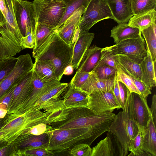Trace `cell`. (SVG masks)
<instances>
[{
	"instance_id": "cell-28",
	"label": "cell",
	"mask_w": 156,
	"mask_h": 156,
	"mask_svg": "<svg viewBox=\"0 0 156 156\" xmlns=\"http://www.w3.org/2000/svg\"><path fill=\"white\" fill-rule=\"evenodd\" d=\"M33 69L39 77L45 82L58 80L54 67L47 61L35 60Z\"/></svg>"
},
{
	"instance_id": "cell-20",
	"label": "cell",
	"mask_w": 156,
	"mask_h": 156,
	"mask_svg": "<svg viewBox=\"0 0 156 156\" xmlns=\"http://www.w3.org/2000/svg\"><path fill=\"white\" fill-rule=\"evenodd\" d=\"M67 89L63 99L64 104L66 108L76 107L88 108L89 96L88 94L73 87L70 83Z\"/></svg>"
},
{
	"instance_id": "cell-2",
	"label": "cell",
	"mask_w": 156,
	"mask_h": 156,
	"mask_svg": "<svg viewBox=\"0 0 156 156\" xmlns=\"http://www.w3.org/2000/svg\"><path fill=\"white\" fill-rule=\"evenodd\" d=\"M50 113L39 110H32L23 114H6L4 117L3 126L0 132L3 134L0 143L5 146L19 142L31 127L41 123L49 125L48 117Z\"/></svg>"
},
{
	"instance_id": "cell-11",
	"label": "cell",
	"mask_w": 156,
	"mask_h": 156,
	"mask_svg": "<svg viewBox=\"0 0 156 156\" xmlns=\"http://www.w3.org/2000/svg\"><path fill=\"white\" fill-rule=\"evenodd\" d=\"M60 83L58 80L45 82L33 70L32 86L29 94L17 111L13 114L20 115L31 111L36 102L41 96Z\"/></svg>"
},
{
	"instance_id": "cell-24",
	"label": "cell",
	"mask_w": 156,
	"mask_h": 156,
	"mask_svg": "<svg viewBox=\"0 0 156 156\" xmlns=\"http://www.w3.org/2000/svg\"><path fill=\"white\" fill-rule=\"evenodd\" d=\"M65 108L63 100L52 98L48 92L37 101L31 110L43 109L52 113Z\"/></svg>"
},
{
	"instance_id": "cell-12",
	"label": "cell",
	"mask_w": 156,
	"mask_h": 156,
	"mask_svg": "<svg viewBox=\"0 0 156 156\" xmlns=\"http://www.w3.org/2000/svg\"><path fill=\"white\" fill-rule=\"evenodd\" d=\"M128 111L139 129L143 132L152 117L147 98L136 93H131Z\"/></svg>"
},
{
	"instance_id": "cell-17",
	"label": "cell",
	"mask_w": 156,
	"mask_h": 156,
	"mask_svg": "<svg viewBox=\"0 0 156 156\" xmlns=\"http://www.w3.org/2000/svg\"><path fill=\"white\" fill-rule=\"evenodd\" d=\"M107 132L106 137L92 148L91 156H121L119 142L112 132Z\"/></svg>"
},
{
	"instance_id": "cell-53",
	"label": "cell",
	"mask_w": 156,
	"mask_h": 156,
	"mask_svg": "<svg viewBox=\"0 0 156 156\" xmlns=\"http://www.w3.org/2000/svg\"><path fill=\"white\" fill-rule=\"evenodd\" d=\"M73 68L71 66L69 65L65 69L63 74L68 75H71L73 73Z\"/></svg>"
},
{
	"instance_id": "cell-46",
	"label": "cell",
	"mask_w": 156,
	"mask_h": 156,
	"mask_svg": "<svg viewBox=\"0 0 156 156\" xmlns=\"http://www.w3.org/2000/svg\"><path fill=\"white\" fill-rule=\"evenodd\" d=\"M35 35L30 33L25 37H23L21 39L22 49L33 48L35 43Z\"/></svg>"
},
{
	"instance_id": "cell-26",
	"label": "cell",
	"mask_w": 156,
	"mask_h": 156,
	"mask_svg": "<svg viewBox=\"0 0 156 156\" xmlns=\"http://www.w3.org/2000/svg\"><path fill=\"white\" fill-rule=\"evenodd\" d=\"M151 117L144 131L142 132L143 149L151 156H156V130Z\"/></svg>"
},
{
	"instance_id": "cell-3",
	"label": "cell",
	"mask_w": 156,
	"mask_h": 156,
	"mask_svg": "<svg viewBox=\"0 0 156 156\" xmlns=\"http://www.w3.org/2000/svg\"><path fill=\"white\" fill-rule=\"evenodd\" d=\"M47 133L49 136L47 149L54 153L66 151L80 143L86 144L90 146L100 136L87 128L52 129Z\"/></svg>"
},
{
	"instance_id": "cell-32",
	"label": "cell",
	"mask_w": 156,
	"mask_h": 156,
	"mask_svg": "<svg viewBox=\"0 0 156 156\" xmlns=\"http://www.w3.org/2000/svg\"><path fill=\"white\" fill-rule=\"evenodd\" d=\"M5 10V24L4 26L15 34L22 35L17 25L15 17L13 0H4Z\"/></svg>"
},
{
	"instance_id": "cell-42",
	"label": "cell",
	"mask_w": 156,
	"mask_h": 156,
	"mask_svg": "<svg viewBox=\"0 0 156 156\" xmlns=\"http://www.w3.org/2000/svg\"><path fill=\"white\" fill-rule=\"evenodd\" d=\"M52 129V127L49 125L44 123L39 124L29 129L21 141L30 136L40 135L47 133Z\"/></svg>"
},
{
	"instance_id": "cell-30",
	"label": "cell",
	"mask_w": 156,
	"mask_h": 156,
	"mask_svg": "<svg viewBox=\"0 0 156 156\" xmlns=\"http://www.w3.org/2000/svg\"><path fill=\"white\" fill-rule=\"evenodd\" d=\"M49 141V136L47 133L39 135H32L24 140L13 144L16 153L26 149L39 146H44L47 148Z\"/></svg>"
},
{
	"instance_id": "cell-44",
	"label": "cell",
	"mask_w": 156,
	"mask_h": 156,
	"mask_svg": "<svg viewBox=\"0 0 156 156\" xmlns=\"http://www.w3.org/2000/svg\"><path fill=\"white\" fill-rule=\"evenodd\" d=\"M121 104L123 111H126L131 92L127 87L121 82L118 81Z\"/></svg>"
},
{
	"instance_id": "cell-57",
	"label": "cell",
	"mask_w": 156,
	"mask_h": 156,
	"mask_svg": "<svg viewBox=\"0 0 156 156\" xmlns=\"http://www.w3.org/2000/svg\"><path fill=\"white\" fill-rule=\"evenodd\" d=\"M5 118H0V129L3 126Z\"/></svg>"
},
{
	"instance_id": "cell-4",
	"label": "cell",
	"mask_w": 156,
	"mask_h": 156,
	"mask_svg": "<svg viewBox=\"0 0 156 156\" xmlns=\"http://www.w3.org/2000/svg\"><path fill=\"white\" fill-rule=\"evenodd\" d=\"M73 45H69L58 36L57 29L51 43L35 60H46L54 67L57 80L60 81L65 68L70 65Z\"/></svg>"
},
{
	"instance_id": "cell-13",
	"label": "cell",
	"mask_w": 156,
	"mask_h": 156,
	"mask_svg": "<svg viewBox=\"0 0 156 156\" xmlns=\"http://www.w3.org/2000/svg\"><path fill=\"white\" fill-rule=\"evenodd\" d=\"M89 96L88 108L96 114L112 112L115 109L120 108L113 90L109 91H94Z\"/></svg>"
},
{
	"instance_id": "cell-50",
	"label": "cell",
	"mask_w": 156,
	"mask_h": 156,
	"mask_svg": "<svg viewBox=\"0 0 156 156\" xmlns=\"http://www.w3.org/2000/svg\"><path fill=\"white\" fill-rule=\"evenodd\" d=\"M18 84L14 86L0 99V104L2 103H5L9 105L12 95L14 89Z\"/></svg>"
},
{
	"instance_id": "cell-31",
	"label": "cell",
	"mask_w": 156,
	"mask_h": 156,
	"mask_svg": "<svg viewBox=\"0 0 156 156\" xmlns=\"http://www.w3.org/2000/svg\"><path fill=\"white\" fill-rule=\"evenodd\" d=\"M141 31L146 43L147 52L152 61L156 62V23Z\"/></svg>"
},
{
	"instance_id": "cell-54",
	"label": "cell",
	"mask_w": 156,
	"mask_h": 156,
	"mask_svg": "<svg viewBox=\"0 0 156 156\" xmlns=\"http://www.w3.org/2000/svg\"><path fill=\"white\" fill-rule=\"evenodd\" d=\"M80 31L79 26L77 27L75 31L72 40V44L73 45L74 43L77 40L80 34Z\"/></svg>"
},
{
	"instance_id": "cell-18",
	"label": "cell",
	"mask_w": 156,
	"mask_h": 156,
	"mask_svg": "<svg viewBox=\"0 0 156 156\" xmlns=\"http://www.w3.org/2000/svg\"><path fill=\"white\" fill-rule=\"evenodd\" d=\"M113 16L118 23H127L133 16L131 0H105Z\"/></svg>"
},
{
	"instance_id": "cell-19",
	"label": "cell",
	"mask_w": 156,
	"mask_h": 156,
	"mask_svg": "<svg viewBox=\"0 0 156 156\" xmlns=\"http://www.w3.org/2000/svg\"><path fill=\"white\" fill-rule=\"evenodd\" d=\"M94 34L88 32L80 33L77 40L73 44V54L70 65L77 70L85 52L90 47Z\"/></svg>"
},
{
	"instance_id": "cell-8",
	"label": "cell",
	"mask_w": 156,
	"mask_h": 156,
	"mask_svg": "<svg viewBox=\"0 0 156 156\" xmlns=\"http://www.w3.org/2000/svg\"><path fill=\"white\" fill-rule=\"evenodd\" d=\"M82 15L79 25L80 33L88 32L93 26L102 20L113 19L105 0H90Z\"/></svg>"
},
{
	"instance_id": "cell-22",
	"label": "cell",
	"mask_w": 156,
	"mask_h": 156,
	"mask_svg": "<svg viewBox=\"0 0 156 156\" xmlns=\"http://www.w3.org/2000/svg\"><path fill=\"white\" fill-rule=\"evenodd\" d=\"M112 56L116 67L120 68L129 76L141 80L140 63L125 55L112 53Z\"/></svg>"
},
{
	"instance_id": "cell-51",
	"label": "cell",
	"mask_w": 156,
	"mask_h": 156,
	"mask_svg": "<svg viewBox=\"0 0 156 156\" xmlns=\"http://www.w3.org/2000/svg\"><path fill=\"white\" fill-rule=\"evenodd\" d=\"M152 103L150 108L152 119L155 125L156 124V95L154 94L152 98Z\"/></svg>"
},
{
	"instance_id": "cell-14",
	"label": "cell",
	"mask_w": 156,
	"mask_h": 156,
	"mask_svg": "<svg viewBox=\"0 0 156 156\" xmlns=\"http://www.w3.org/2000/svg\"><path fill=\"white\" fill-rule=\"evenodd\" d=\"M33 71L32 69L27 73L14 89L8 105L7 114L17 112L28 96L31 88Z\"/></svg>"
},
{
	"instance_id": "cell-35",
	"label": "cell",
	"mask_w": 156,
	"mask_h": 156,
	"mask_svg": "<svg viewBox=\"0 0 156 156\" xmlns=\"http://www.w3.org/2000/svg\"><path fill=\"white\" fill-rule=\"evenodd\" d=\"M142 133L139 129L137 134L132 140L128 146V151L131 152V155L136 156H151L143 149Z\"/></svg>"
},
{
	"instance_id": "cell-16",
	"label": "cell",
	"mask_w": 156,
	"mask_h": 156,
	"mask_svg": "<svg viewBox=\"0 0 156 156\" xmlns=\"http://www.w3.org/2000/svg\"><path fill=\"white\" fill-rule=\"evenodd\" d=\"M86 8L84 6L80 7L57 29L59 37L69 45H73L72 42L74 35Z\"/></svg>"
},
{
	"instance_id": "cell-6",
	"label": "cell",
	"mask_w": 156,
	"mask_h": 156,
	"mask_svg": "<svg viewBox=\"0 0 156 156\" xmlns=\"http://www.w3.org/2000/svg\"><path fill=\"white\" fill-rule=\"evenodd\" d=\"M33 2L37 23L57 29L66 10L63 0H34Z\"/></svg>"
},
{
	"instance_id": "cell-23",
	"label": "cell",
	"mask_w": 156,
	"mask_h": 156,
	"mask_svg": "<svg viewBox=\"0 0 156 156\" xmlns=\"http://www.w3.org/2000/svg\"><path fill=\"white\" fill-rule=\"evenodd\" d=\"M110 37L115 44L129 39H135L141 35L140 30L129 26L127 23H118L111 31Z\"/></svg>"
},
{
	"instance_id": "cell-45",
	"label": "cell",
	"mask_w": 156,
	"mask_h": 156,
	"mask_svg": "<svg viewBox=\"0 0 156 156\" xmlns=\"http://www.w3.org/2000/svg\"><path fill=\"white\" fill-rule=\"evenodd\" d=\"M129 76L141 96L147 98L149 94H151V89L147 86L141 80Z\"/></svg>"
},
{
	"instance_id": "cell-55",
	"label": "cell",
	"mask_w": 156,
	"mask_h": 156,
	"mask_svg": "<svg viewBox=\"0 0 156 156\" xmlns=\"http://www.w3.org/2000/svg\"><path fill=\"white\" fill-rule=\"evenodd\" d=\"M5 18L0 9V27L4 26L5 24Z\"/></svg>"
},
{
	"instance_id": "cell-25",
	"label": "cell",
	"mask_w": 156,
	"mask_h": 156,
	"mask_svg": "<svg viewBox=\"0 0 156 156\" xmlns=\"http://www.w3.org/2000/svg\"><path fill=\"white\" fill-rule=\"evenodd\" d=\"M156 62L152 61L150 54L147 52V56L140 64L141 81L151 89L156 85Z\"/></svg>"
},
{
	"instance_id": "cell-9",
	"label": "cell",
	"mask_w": 156,
	"mask_h": 156,
	"mask_svg": "<svg viewBox=\"0 0 156 156\" xmlns=\"http://www.w3.org/2000/svg\"><path fill=\"white\" fill-rule=\"evenodd\" d=\"M107 47L112 53L126 55L140 64L147 55L146 43L142 35L136 38L122 41Z\"/></svg>"
},
{
	"instance_id": "cell-48",
	"label": "cell",
	"mask_w": 156,
	"mask_h": 156,
	"mask_svg": "<svg viewBox=\"0 0 156 156\" xmlns=\"http://www.w3.org/2000/svg\"><path fill=\"white\" fill-rule=\"evenodd\" d=\"M16 150L13 144H9L0 149V156H15Z\"/></svg>"
},
{
	"instance_id": "cell-33",
	"label": "cell",
	"mask_w": 156,
	"mask_h": 156,
	"mask_svg": "<svg viewBox=\"0 0 156 156\" xmlns=\"http://www.w3.org/2000/svg\"><path fill=\"white\" fill-rule=\"evenodd\" d=\"M90 0H63L66 6L64 14L57 27H60L73 13L80 7L84 6L86 7Z\"/></svg>"
},
{
	"instance_id": "cell-49",
	"label": "cell",
	"mask_w": 156,
	"mask_h": 156,
	"mask_svg": "<svg viewBox=\"0 0 156 156\" xmlns=\"http://www.w3.org/2000/svg\"><path fill=\"white\" fill-rule=\"evenodd\" d=\"M113 91L114 95L119 106L120 108H121V104L120 96L119 91L118 82L117 80L116 72L114 77V85L113 89Z\"/></svg>"
},
{
	"instance_id": "cell-34",
	"label": "cell",
	"mask_w": 156,
	"mask_h": 156,
	"mask_svg": "<svg viewBox=\"0 0 156 156\" xmlns=\"http://www.w3.org/2000/svg\"><path fill=\"white\" fill-rule=\"evenodd\" d=\"M133 15L155 10L156 0H131Z\"/></svg>"
},
{
	"instance_id": "cell-40",
	"label": "cell",
	"mask_w": 156,
	"mask_h": 156,
	"mask_svg": "<svg viewBox=\"0 0 156 156\" xmlns=\"http://www.w3.org/2000/svg\"><path fill=\"white\" fill-rule=\"evenodd\" d=\"M91 151L90 146L86 144L80 143L69 149L68 153L72 156H91Z\"/></svg>"
},
{
	"instance_id": "cell-47",
	"label": "cell",
	"mask_w": 156,
	"mask_h": 156,
	"mask_svg": "<svg viewBox=\"0 0 156 156\" xmlns=\"http://www.w3.org/2000/svg\"><path fill=\"white\" fill-rule=\"evenodd\" d=\"M69 84L61 83L58 84L51 89L48 92L54 98H58L67 89Z\"/></svg>"
},
{
	"instance_id": "cell-15",
	"label": "cell",
	"mask_w": 156,
	"mask_h": 156,
	"mask_svg": "<svg viewBox=\"0 0 156 156\" xmlns=\"http://www.w3.org/2000/svg\"><path fill=\"white\" fill-rule=\"evenodd\" d=\"M56 29L46 24H37L33 57L35 59L43 52L53 40Z\"/></svg>"
},
{
	"instance_id": "cell-7",
	"label": "cell",
	"mask_w": 156,
	"mask_h": 156,
	"mask_svg": "<svg viewBox=\"0 0 156 156\" xmlns=\"http://www.w3.org/2000/svg\"><path fill=\"white\" fill-rule=\"evenodd\" d=\"M16 21L23 37L30 33L35 35L37 20L33 2L13 0Z\"/></svg>"
},
{
	"instance_id": "cell-52",
	"label": "cell",
	"mask_w": 156,
	"mask_h": 156,
	"mask_svg": "<svg viewBox=\"0 0 156 156\" xmlns=\"http://www.w3.org/2000/svg\"><path fill=\"white\" fill-rule=\"evenodd\" d=\"M8 104L5 103L0 104V118H3L6 115L8 112Z\"/></svg>"
},
{
	"instance_id": "cell-5",
	"label": "cell",
	"mask_w": 156,
	"mask_h": 156,
	"mask_svg": "<svg viewBox=\"0 0 156 156\" xmlns=\"http://www.w3.org/2000/svg\"><path fill=\"white\" fill-rule=\"evenodd\" d=\"M129 101L126 111L120 112L116 115L108 130L114 134L119 142L121 148V156L127 155L130 142L136 136L139 130L129 112Z\"/></svg>"
},
{
	"instance_id": "cell-56",
	"label": "cell",
	"mask_w": 156,
	"mask_h": 156,
	"mask_svg": "<svg viewBox=\"0 0 156 156\" xmlns=\"http://www.w3.org/2000/svg\"><path fill=\"white\" fill-rule=\"evenodd\" d=\"M0 9L2 12L5 19V10L4 0H0Z\"/></svg>"
},
{
	"instance_id": "cell-41",
	"label": "cell",
	"mask_w": 156,
	"mask_h": 156,
	"mask_svg": "<svg viewBox=\"0 0 156 156\" xmlns=\"http://www.w3.org/2000/svg\"><path fill=\"white\" fill-rule=\"evenodd\" d=\"M112 55V53L108 50L107 47L102 48L100 58L95 66L101 64H105L111 66L117 69Z\"/></svg>"
},
{
	"instance_id": "cell-1",
	"label": "cell",
	"mask_w": 156,
	"mask_h": 156,
	"mask_svg": "<svg viewBox=\"0 0 156 156\" xmlns=\"http://www.w3.org/2000/svg\"><path fill=\"white\" fill-rule=\"evenodd\" d=\"M115 115L112 112L96 114L87 108H65L51 113L48 121L53 129L87 128L101 136L108 131Z\"/></svg>"
},
{
	"instance_id": "cell-27",
	"label": "cell",
	"mask_w": 156,
	"mask_h": 156,
	"mask_svg": "<svg viewBox=\"0 0 156 156\" xmlns=\"http://www.w3.org/2000/svg\"><path fill=\"white\" fill-rule=\"evenodd\" d=\"M102 48L93 45L90 47L83 56L77 71H92L98 62Z\"/></svg>"
},
{
	"instance_id": "cell-43",
	"label": "cell",
	"mask_w": 156,
	"mask_h": 156,
	"mask_svg": "<svg viewBox=\"0 0 156 156\" xmlns=\"http://www.w3.org/2000/svg\"><path fill=\"white\" fill-rule=\"evenodd\" d=\"M91 72L92 71L86 72L76 71L70 83L73 87L79 88L85 82Z\"/></svg>"
},
{
	"instance_id": "cell-38",
	"label": "cell",
	"mask_w": 156,
	"mask_h": 156,
	"mask_svg": "<svg viewBox=\"0 0 156 156\" xmlns=\"http://www.w3.org/2000/svg\"><path fill=\"white\" fill-rule=\"evenodd\" d=\"M54 153L48 150L44 146L29 148L17 152L16 156H45L53 155Z\"/></svg>"
},
{
	"instance_id": "cell-29",
	"label": "cell",
	"mask_w": 156,
	"mask_h": 156,
	"mask_svg": "<svg viewBox=\"0 0 156 156\" xmlns=\"http://www.w3.org/2000/svg\"><path fill=\"white\" fill-rule=\"evenodd\" d=\"M156 11L153 9L147 12L135 15L129 19L128 24L130 26L140 30L156 23Z\"/></svg>"
},
{
	"instance_id": "cell-10",
	"label": "cell",
	"mask_w": 156,
	"mask_h": 156,
	"mask_svg": "<svg viewBox=\"0 0 156 156\" xmlns=\"http://www.w3.org/2000/svg\"><path fill=\"white\" fill-rule=\"evenodd\" d=\"M17 58L14 68L0 84V99L33 69L34 63L29 54L21 55Z\"/></svg>"
},
{
	"instance_id": "cell-36",
	"label": "cell",
	"mask_w": 156,
	"mask_h": 156,
	"mask_svg": "<svg viewBox=\"0 0 156 156\" xmlns=\"http://www.w3.org/2000/svg\"><path fill=\"white\" fill-rule=\"evenodd\" d=\"M17 61V58L13 56L0 60V84L11 73Z\"/></svg>"
},
{
	"instance_id": "cell-21",
	"label": "cell",
	"mask_w": 156,
	"mask_h": 156,
	"mask_svg": "<svg viewBox=\"0 0 156 156\" xmlns=\"http://www.w3.org/2000/svg\"><path fill=\"white\" fill-rule=\"evenodd\" d=\"M114 78L102 79L92 72L84 84L78 89L88 94L92 92L99 90L109 91L113 90Z\"/></svg>"
},
{
	"instance_id": "cell-39",
	"label": "cell",
	"mask_w": 156,
	"mask_h": 156,
	"mask_svg": "<svg viewBox=\"0 0 156 156\" xmlns=\"http://www.w3.org/2000/svg\"><path fill=\"white\" fill-rule=\"evenodd\" d=\"M116 77L117 81L121 82L124 83L131 93L133 92L140 94L129 76L120 68L116 67Z\"/></svg>"
},
{
	"instance_id": "cell-37",
	"label": "cell",
	"mask_w": 156,
	"mask_h": 156,
	"mask_svg": "<svg viewBox=\"0 0 156 156\" xmlns=\"http://www.w3.org/2000/svg\"><path fill=\"white\" fill-rule=\"evenodd\" d=\"M117 69L107 65L103 64L96 66L92 72L99 78L107 80L114 78Z\"/></svg>"
}]
</instances>
